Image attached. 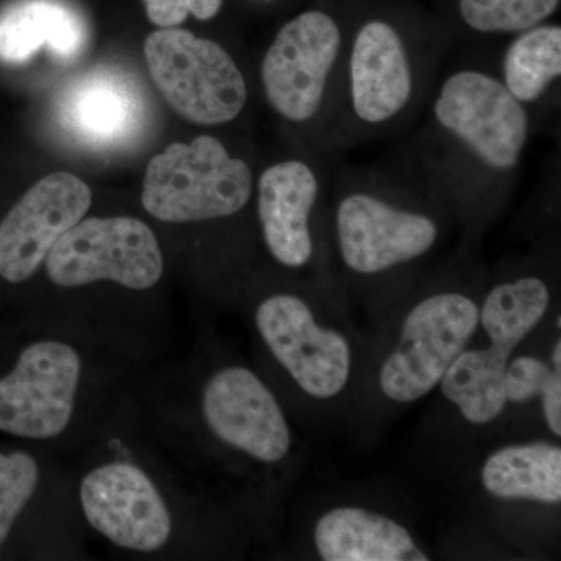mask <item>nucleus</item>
I'll return each instance as SVG.
<instances>
[{
  "label": "nucleus",
  "instance_id": "nucleus-1",
  "mask_svg": "<svg viewBox=\"0 0 561 561\" xmlns=\"http://www.w3.org/2000/svg\"><path fill=\"white\" fill-rule=\"evenodd\" d=\"M494 51L451 50L397 151L470 230H481L507 205L537 136L527 111L501 83Z\"/></svg>",
  "mask_w": 561,
  "mask_h": 561
},
{
  "label": "nucleus",
  "instance_id": "nucleus-2",
  "mask_svg": "<svg viewBox=\"0 0 561 561\" xmlns=\"http://www.w3.org/2000/svg\"><path fill=\"white\" fill-rule=\"evenodd\" d=\"M451 50L449 32L434 22L387 11L348 20L324 157L411 130Z\"/></svg>",
  "mask_w": 561,
  "mask_h": 561
},
{
  "label": "nucleus",
  "instance_id": "nucleus-3",
  "mask_svg": "<svg viewBox=\"0 0 561 561\" xmlns=\"http://www.w3.org/2000/svg\"><path fill=\"white\" fill-rule=\"evenodd\" d=\"M451 214L404 158L378 164L332 160L330 242L353 279L404 275L437 250Z\"/></svg>",
  "mask_w": 561,
  "mask_h": 561
},
{
  "label": "nucleus",
  "instance_id": "nucleus-4",
  "mask_svg": "<svg viewBox=\"0 0 561 561\" xmlns=\"http://www.w3.org/2000/svg\"><path fill=\"white\" fill-rule=\"evenodd\" d=\"M348 18L312 7L280 25L262 54L264 101L295 146L323 154L335 105Z\"/></svg>",
  "mask_w": 561,
  "mask_h": 561
},
{
  "label": "nucleus",
  "instance_id": "nucleus-5",
  "mask_svg": "<svg viewBox=\"0 0 561 561\" xmlns=\"http://www.w3.org/2000/svg\"><path fill=\"white\" fill-rule=\"evenodd\" d=\"M256 171L242 151L219 136L176 142L149 162L142 184L144 209L169 224L234 219L254 197Z\"/></svg>",
  "mask_w": 561,
  "mask_h": 561
},
{
  "label": "nucleus",
  "instance_id": "nucleus-6",
  "mask_svg": "<svg viewBox=\"0 0 561 561\" xmlns=\"http://www.w3.org/2000/svg\"><path fill=\"white\" fill-rule=\"evenodd\" d=\"M332 160L295 146L256 175L253 201L262 241L287 271L313 265L321 271L328 260Z\"/></svg>",
  "mask_w": 561,
  "mask_h": 561
},
{
  "label": "nucleus",
  "instance_id": "nucleus-7",
  "mask_svg": "<svg viewBox=\"0 0 561 561\" xmlns=\"http://www.w3.org/2000/svg\"><path fill=\"white\" fill-rule=\"evenodd\" d=\"M144 51L151 79L183 119L203 127H227L249 110V79L234 54L219 41L161 28L147 38Z\"/></svg>",
  "mask_w": 561,
  "mask_h": 561
},
{
  "label": "nucleus",
  "instance_id": "nucleus-8",
  "mask_svg": "<svg viewBox=\"0 0 561 561\" xmlns=\"http://www.w3.org/2000/svg\"><path fill=\"white\" fill-rule=\"evenodd\" d=\"M479 330V301L461 284L427 291L409 309L397 345L379 370L387 400L411 404L430 394Z\"/></svg>",
  "mask_w": 561,
  "mask_h": 561
},
{
  "label": "nucleus",
  "instance_id": "nucleus-9",
  "mask_svg": "<svg viewBox=\"0 0 561 561\" xmlns=\"http://www.w3.org/2000/svg\"><path fill=\"white\" fill-rule=\"evenodd\" d=\"M47 276L60 287L113 280L133 290H147L161 279L164 260L149 225L133 217H92L51 247Z\"/></svg>",
  "mask_w": 561,
  "mask_h": 561
},
{
  "label": "nucleus",
  "instance_id": "nucleus-10",
  "mask_svg": "<svg viewBox=\"0 0 561 561\" xmlns=\"http://www.w3.org/2000/svg\"><path fill=\"white\" fill-rule=\"evenodd\" d=\"M254 319L273 357L306 394L331 400L345 390L353 371L351 343L342 332L323 327L301 295H271Z\"/></svg>",
  "mask_w": 561,
  "mask_h": 561
},
{
  "label": "nucleus",
  "instance_id": "nucleus-11",
  "mask_svg": "<svg viewBox=\"0 0 561 561\" xmlns=\"http://www.w3.org/2000/svg\"><path fill=\"white\" fill-rule=\"evenodd\" d=\"M80 378V354L68 343L27 346L0 379V431L33 440L57 437L72 419Z\"/></svg>",
  "mask_w": 561,
  "mask_h": 561
},
{
  "label": "nucleus",
  "instance_id": "nucleus-12",
  "mask_svg": "<svg viewBox=\"0 0 561 561\" xmlns=\"http://www.w3.org/2000/svg\"><path fill=\"white\" fill-rule=\"evenodd\" d=\"M88 523L119 548L153 552L169 541L172 518L160 491L136 465L113 461L81 481Z\"/></svg>",
  "mask_w": 561,
  "mask_h": 561
},
{
  "label": "nucleus",
  "instance_id": "nucleus-13",
  "mask_svg": "<svg viewBox=\"0 0 561 561\" xmlns=\"http://www.w3.org/2000/svg\"><path fill=\"white\" fill-rule=\"evenodd\" d=\"M91 203L90 186L72 173L39 180L0 224V276L13 284L31 278Z\"/></svg>",
  "mask_w": 561,
  "mask_h": 561
},
{
  "label": "nucleus",
  "instance_id": "nucleus-14",
  "mask_svg": "<svg viewBox=\"0 0 561 561\" xmlns=\"http://www.w3.org/2000/svg\"><path fill=\"white\" fill-rule=\"evenodd\" d=\"M210 432L236 451L262 463H278L291 448L286 415L256 373L243 367L217 371L203 391Z\"/></svg>",
  "mask_w": 561,
  "mask_h": 561
},
{
  "label": "nucleus",
  "instance_id": "nucleus-15",
  "mask_svg": "<svg viewBox=\"0 0 561 561\" xmlns=\"http://www.w3.org/2000/svg\"><path fill=\"white\" fill-rule=\"evenodd\" d=\"M494 68L529 114L535 135L560 142L561 25L546 21L508 36L494 51Z\"/></svg>",
  "mask_w": 561,
  "mask_h": 561
},
{
  "label": "nucleus",
  "instance_id": "nucleus-16",
  "mask_svg": "<svg viewBox=\"0 0 561 561\" xmlns=\"http://www.w3.org/2000/svg\"><path fill=\"white\" fill-rule=\"evenodd\" d=\"M58 121L73 138L111 149L138 135L146 119L142 95L130 79L114 70L77 77L58 102Z\"/></svg>",
  "mask_w": 561,
  "mask_h": 561
},
{
  "label": "nucleus",
  "instance_id": "nucleus-17",
  "mask_svg": "<svg viewBox=\"0 0 561 561\" xmlns=\"http://www.w3.org/2000/svg\"><path fill=\"white\" fill-rule=\"evenodd\" d=\"M313 545L327 561H427L411 531L382 513L335 507L320 516Z\"/></svg>",
  "mask_w": 561,
  "mask_h": 561
},
{
  "label": "nucleus",
  "instance_id": "nucleus-18",
  "mask_svg": "<svg viewBox=\"0 0 561 561\" xmlns=\"http://www.w3.org/2000/svg\"><path fill=\"white\" fill-rule=\"evenodd\" d=\"M88 31L76 10L60 0H22L0 16V60L20 65L47 47L58 60H76Z\"/></svg>",
  "mask_w": 561,
  "mask_h": 561
},
{
  "label": "nucleus",
  "instance_id": "nucleus-19",
  "mask_svg": "<svg viewBox=\"0 0 561 561\" xmlns=\"http://www.w3.org/2000/svg\"><path fill=\"white\" fill-rule=\"evenodd\" d=\"M481 482L496 500L559 505L560 445L540 440L502 446L483 461Z\"/></svg>",
  "mask_w": 561,
  "mask_h": 561
},
{
  "label": "nucleus",
  "instance_id": "nucleus-20",
  "mask_svg": "<svg viewBox=\"0 0 561 561\" xmlns=\"http://www.w3.org/2000/svg\"><path fill=\"white\" fill-rule=\"evenodd\" d=\"M515 348L489 341L486 346L461 351L443 376V397L459 409L468 423L483 426L497 419L507 405L504 378Z\"/></svg>",
  "mask_w": 561,
  "mask_h": 561
},
{
  "label": "nucleus",
  "instance_id": "nucleus-21",
  "mask_svg": "<svg viewBox=\"0 0 561 561\" xmlns=\"http://www.w3.org/2000/svg\"><path fill=\"white\" fill-rule=\"evenodd\" d=\"M561 0H453V47L496 49L497 46L534 25L551 20Z\"/></svg>",
  "mask_w": 561,
  "mask_h": 561
},
{
  "label": "nucleus",
  "instance_id": "nucleus-22",
  "mask_svg": "<svg viewBox=\"0 0 561 561\" xmlns=\"http://www.w3.org/2000/svg\"><path fill=\"white\" fill-rule=\"evenodd\" d=\"M39 481V467L25 453H0V545L31 501Z\"/></svg>",
  "mask_w": 561,
  "mask_h": 561
},
{
  "label": "nucleus",
  "instance_id": "nucleus-23",
  "mask_svg": "<svg viewBox=\"0 0 561 561\" xmlns=\"http://www.w3.org/2000/svg\"><path fill=\"white\" fill-rule=\"evenodd\" d=\"M553 367L535 356H512L505 368L504 390L507 402L527 404L541 397Z\"/></svg>",
  "mask_w": 561,
  "mask_h": 561
},
{
  "label": "nucleus",
  "instance_id": "nucleus-24",
  "mask_svg": "<svg viewBox=\"0 0 561 561\" xmlns=\"http://www.w3.org/2000/svg\"><path fill=\"white\" fill-rule=\"evenodd\" d=\"M541 411L549 431L561 437V370L553 368L549 381L542 390Z\"/></svg>",
  "mask_w": 561,
  "mask_h": 561
},
{
  "label": "nucleus",
  "instance_id": "nucleus-25",
  "mask_svg": "<svg viewBox=\"0 0 561 561\" xmlns=\"http://www.w3.org/2000/svg\"><path fill=\"white\" fill-rule=\"evenodd\" d=\"M144 2H146L149 20L158 27H176L190 16L183 0H144Z\"/></svg>",
  "mask_w": 561,
  "mask_h": 561
},
{
  "label": "nucleus",
  "instance_id": "nucleus-26",
  "mask_svg": "<svg viewBox=\"0 0 561 561\" xmlns=\"http://www.w3.org/2000/svg\"><path fill=\"white\" fill-rule=\"evenodd\" d=\"M192 16L201 21H209L219 14L224 0H183Z\"/></svg>",
  "mask_w": 561,
  "mask_h": 561
},
{
  "label": "nucleus",
  "instance_id": "nucleus-27",
  "mask_svg": "<svg viewBox=\"0 0 561 561\" xmlns=\"http://www.w3.org/2000/svg\"><path fill=\"white\" fill-rule=\"evenodd\" d=\"M551 367L557 368V370H561V341L560 337H557V341L553 342L552 351H551Z\"/></svg>",
  "mask_w": 561,
  "mask_h": 561
},
{
  "label": "nucleus",
  "instance_id": "nucleus-28",
  "mask_svg": "<svg viewBox=\"0 0 561 561\" xmlns=\"http://www.w3.org/2000/svg\"><path fill=\"white\" fill-rule=\"evenodd\" d=\"M561 328V317L557 316V331H560Z\"/></svg>",
  "mask_w": 561,
  "mask_h": 561
}]
</instances>
